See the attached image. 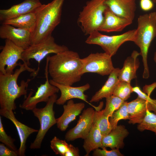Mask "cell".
I'll use <instances>...</instances> for the list:
<instances>
[{"mask_svg": "<svg viewBox=\"0 0 156 156\" xmlns=\"http://www.w3.org/2000/svg\"><path fill=\"white\" fill-rule=\"evenodd\" d=\"M107 7L114 14L133 21L136 9V0H106Z\"/></svg>", "mask_w": 156, "mask_h": 156, "instance_id": "obj_19", "label": "cell"}, {"mask_svg": "<svg viewBox=\"0 0 156 156\" xmlns=\"http://www.w3.org/2000/svg\"><path fill=\"white\" fill-rule=\"evenodd\" d=\"M0 114L10 120L15 125L20 142V146L18 150V155L20 156H25L27 138L31 134L38 132V130L30 127L18 121L16 118L13 111L0 109Z\"/></svg>", "mask_w": 156, "mask_h": 156, "instance_id": "obj_16", "label": "cell"}, {"mask_svg": "<svg viewBox=\"0 0 156 156\" xmlns=\"http://www.w3.org/2000/svg\"><path fill=\"white\" fill-rule=\"evenodd\" d=\"M36 21V13L35 12H32L5 20L1 22V24L10 25L16 27L27 30L32 33L35 29Z\"/></svg>", "mask_w": 156, "mask_h": 156, "instance_id": "obj_24", "label": "cell"}, {"mask_svg": "<svg viewBox=\"0 0 156 156\" xmlns=\"http://www.w3.org/2000/svg\"><path fill=\"white\" fill-rule=\"evenodd\" d=\"M51 84L57 87L61 92L59 98L57 99L56 103L58 105H63L67 101L74 98L81 99L92 106L95 109L98 107L90 103L87 100L88 96L84 92L88 90L90 85L88 83L79 87H74L56 83L52 79L49 80Z\"/></svg>", "mask_w": 156, "mask_h": 156, "instance_id": "obj_14", "label": "cell"}, {"mask_svg": "<svg viewBox=\"0 0 156 156\" xmlns=\"http://www.w3.org/2000/svg\"><path fill=\"white\" fill-rule=\"evenodd\" d=\"M129 132L125 127L117 125L107 134L103 135L102 144L103 147H109L111 149L123 148L125 145L124 140Z\"/></svg>", "mask_w": 156, "mask_h": 156, "instance_id": "obj_21", "label": "cell"}, {"mask_svg": "<svg viewBox=\"0 0 156 156\" xmlns=\"http://www.w3.org/2000/svg\"><path fill=\"white\" fill-rule=\"evenodd\" d=\"M119 148H114L111 150H107L106 148L103 147L102 149L99 148L93 151L92 155L94 156H123Z\"/></svg>", "mask_w": 156, "mask_h": 156, "instance_id": "obj_34", "label": "cell"}, {"mask_svg": "<svg viewBox=\"0 0 156 156\" xmlns=\"http://www.w3.org/2000/svg\"><path fill=\"white\" fill-rule=\"evenodd\" d=\"M120 69L114 68L109 74L108 78L101 88L92 97L90 102H96L103 98L113 94L116 86L118 81V74Z\"/></svg>", "mask_w": 156, "mask_h": 156, "instance_id": "obj_23", "label": "cell"}, {"mask_svg": "<svg viewBox=\"0 0 156 156\" xmlns=\"http://www.w3.org/2000/svg\"><path fill=\"white\" fill-rule=\"evenodd\" d=\"M112 56L105 52L91 53L81 59L82 75L86 73H94L101 76L109 75L114 69Z\"/></svg>", "mask_w": 156, "mask_h": 156, "instance_id": "obj_9", "label": "cell"}, {"mask_svg": "<svg viewBox=\"0 0 156 156\" xmlns=\"http://www.w3.org/2000/svg\"><path fill=\"white\" fill-rule=\"evenodd\" d=\"M31 33L27 30L8 24H1L0 26V38L9 40L24 50L31 45Z\"/></svg>", "mask_w": 156, "mask_h": 156, "instance_id": "obj_13", "label": "cell"}, {"mask_svg": "<svg viewBox=\"0 0 156 156\" xmlns=\"http://www.w3.org/2000/svg\"><path fill=\"white\" fill-rule=\"evenodd\" d=\"M48 64L49 58L47 56L46 57L45 69L46 81L44 83L40 84L34 96H32L33 92H30L22 103L20 105L21 108L27 110L32 111L36 107L38 103L41 102L47 103L51 96L58 92L60 90L59 89L51 84L49 79Z\"/></svg>", "mask_w": 156, "mask_h": 156, "instance_id": "obj_10", "label": "cell"}, {"mask_svg": "<svg viewBox=\"0 0 156 156\" xmlns=\"http://www.w3.org/2000/svg\"><path fill=\"white\" fill-rule=\"evenodd\" d=\"M18 152L12 150L2 143L0 144V156H17Z\"/></svg>", "mask_w": 156, "mask_h": 156, "instance_id": "obj_35", "label": "cell"}, {"mask_svg": "<svg viewBox=\"0 0 156 156\" xmlns=\"http://www.w3.org/2000/svg\"><path fill=\"white\" fill-rule=\"evenodd\" d=\"M24 50L10 40L5 39V44L0 53V73H13L15 68L19 66L18 61L23 62L22 54Z\"/></svg>", "mask_w": 156, "mask_h": 156, "instance_id": "obj_11", "label": "cell"}, {"mask_svg": "<svg viewBox=\"0 0 156 156\" xmlns=\"http://www.w3.org/2000/svg\"><path fill=\"white\" fill-rule=\"evenodd\" d=\"M106 0H90L87 2L79 13L77 22L86 35L98 30L104 19V13L107 7Z\"/></svg>", "mask_w": 156, "mask_h": 156, "instance_id": "obj_5", "label": "cell"}, {"mask_svg": "<svg viewBox=\"0 0 156 156\" xmlns=\"http://www.w3.org/2000/svg\"><path fill=\"white\" fill-rule=\"evenodd\" d=\"M95 112L93 107H89L83 110L76 125L66 133L65 139L70 141L79 138L85 139L93 123Z\"/></svg>", "mask_w": 156, "mask_h": 156, "instance_id": "obj_12", "label": "cell"}, {"mask_svg": "<svg viewBox=\"0 0 156 156\" xmlns=\"http://www.w3.org/2000/svg\"><path fill=\"white\" fill-rule=\"evenodd\" d=\"M128 102L125 101L122 105L115 111L110 117L109 121L113 129L117 125L118 121L121 120H129V115L127 109Z\"/></svg>", "mask_w": 156, "mask_h": 156, "instance_id": "obj_29", "label": "cell"}, {"mask_svg": "<svg viewBox=\"0 0 156 156\" xmlns=\"http://www.w3.org/2000/svg\"><path fill=\"white\" fill-rule=\"evenodd\" d=\"M102 137L103 135L97 126L93 122L88 135L84 139L83 146L86 152L85 156H89L91 151L103 147Z\"/></svg>", "mask_w": 156, "mask_h": 156, "instance_id": "obj_25", "label": "cell"}, {"mask_svg": "<svg viewBox=\"0 0 156 156\" xmlns=\"http://www.w3.org/2000/svg\"><path fill=\"white\" fill-rule=\"evenodd\" d=\"M133 92V87L130 83L118 80L113 95L125 101L130 97Z\"/></svg>", "mask_w": 156, "mask_h": 156, "instance_id": "obj_31", "label": "cell"}, {"mask_svg": "<svg viewBox=\"0 0 156 156\" xmlns=\"http://www.w3.org/2000/svg\"><path fill=\"white\" fill-rule=\"evenodd\" d=\"M15 140L6 133L3 125L1 117L0 116V141L12 150L18 152V150L14 144Z\"/></svg>", "mask_w": 156, "mask_h": 156, "instance_id": "obj_32", "label": "cell"}, {"mask_svg": "<svg viewBox=\"0 0 156 156\" xmlns=\"http://www.w3.org/2000/svg\"><path fill=\"white\" fill-rule=\"evenodd\" d=\"M140 55V53L134 50L125 60L123 67L118 73L119 81L130 83L131 80L136 77V71L140 66L138 58Z\"/></svg>", "mask_w": 156, "mask_h": 156, "instance_id": "obj_22", "label": "cell"}, {"mask_svg": "<svg viewBox=\"0 0 156 156\" xmlns=\"http://www.w3.org/2000/svg\"><path fill=\"white\" fill-rule=\"evenodd\" d=\"M154 60L156 64V52H155L154 53Z\"/></svg>", "mask_w": 156, "mask_h": 156, "instance_id": "obj_38", "label": "cell"}, {"mask_svg": "<svg viewBox=\"0 0 156 156\" xmlns=\"http://www.w3.org/2000/svg\"><path fill=\"white\" fill-rule=\"evenodd\" d=\"M64 0H53L42 4L35 12L36 16L35 29L32 33L31 44L40 42L52 35L61 21Z\"/></svg>", "mask_w": 156, "mask_h": 156, "instance_id": "obj_3", "label": "cell"}, {"mask_svg": "<svg viewBox=\"0 0 156 156\" xmlns=\"http://www.w3.org/2000/svg\"><path fill=\"white\" fill-rule=\"evenodd\" d=\"M85 106L83 103H75L72 99L68 101L63 106L64 112L62 115L56 119L57 128L62 131H65L69 124L76 119Z\"/></svg>", "mask_w": 156, "mask_h": 156, "instance_id": "obj_18", "label": "cell"}, {"mask_svg": "<svg viewBox=\"0 0 156 156\" xmlns=\"http://www.w3.org/2000/svg\"><path fill=\"white\" fill-rule=\"evenodd\" d=\"M124 102L120 98L113 95L106 98L105 107L103 109L104 114L109 118Z\"/></svg>", "mask_w": 156, "mask_h": 156, "instance_id": "obj_30", "label": "cell"}, {"mask_svg": "<svg viewBox=\"0 0 156 156\" xmlns=\"http://www.w3.org/2000/svg\"><path fill=\"white\" fill-rule=\"evenodd\" d=\"M39 0H25L13 5L7 9L0 10V21L1 22L21 16L35 12L42 5Z\"/></svg>", "mask_w": 156, "mask_h": 156, "instance_id": "obj_15", "label": "cell"}, {"mask_svg": "<svg viewBox=\"0 0 156 156\" xmlns=\"http://www.w3.org/2000/svg\"><path fill=\"white\" fill-rule=\"evenodd\" d=\"M153 2L155 3H156V0H152Z\"/></svg>", "mask_w": 156, "mask_h": 156, "instance_id": "obj_39", "label": "cell"}, {"mask_svg": "<svg viewBox=\"0 0 156 156\" xmlns=\"http://www.w3.org/2000/svg\"><path fill=\"white\" fill-rule=\"evenodd\" d=\"M19 67L13 73L10 74L0 73V107L1 109L13 111L16 106V100L22 96L27 97V88L30 81L33 79L21 81L20 85L17 83L18 77L22 72L27 70L34 73L35 68H28L23 63L19 62Z\"/></svg>", "mask_w": 156, "mask_h": 156, "instance_id": "obj_2", "label": "cell"}, {"mask_svg": "<svg viewBox=\"0 0 156 156\" xmlns=\"http://www.w3.org/2000/svg\"><path fill=\"white\" fill-rule=\"evenodd\" d=\"M138 26L133 42L140 49L144 70L142 77H149L147 63L148 54L151 43L156 37V12L140 15L138 18Z\"/></svg>", "mask_w": 156, "mask_h": 156, "instance_id": "obj_4", "label": "cell"}, {"mask_svg": "<svg viewBox=\"0 0 156 156\" xmlns=\"http://www.w3.org/2000/svg\"><path fill=\"white\" fill-rule=\"evenodd\" d=\"M133 92L136 93L138 96L146 100L151 106V111L156 114V99L151 98L140 88L139 87L136 86L133 87Z\"/></svg>", "mask_w": 156, "mask_h": 156, "instance_id": "obj_33", "label": "cell"}, {"mask_svg": "<svg viewBox=\"0 0 156 156\" xmlns=\"http://www.w3.org/2000/svg\"><path fill=\"white\" fill-rule=\"evenodd\" d=\"M66 46L56 43L54 38L51 35L44 41L35 44L30 45L24 50L22 57L23 63L28 68L30 64V60L34 59L38 63V67L34 73L31 76L34 78L38 74L40 70V65L45 57L51 53L56 54L68 50Z\"/></svg>", "mask_w": 156, "mask_h": 156, "instance_id": "obj_6", "label": "cell"}, {"mask_svg": "<svg viewBox=\"0 0 156 156\" xmlns=\"http://www.w3.org/2000/svg\"><path fill=\"white\" fill-rule=\"evenodd\" d=\"M137 129L140 131L145 130L151 131L156 135V114L147 109L143 121L138 124Z\"/></svg>", "mask_w": 156, "mask_h": 156, "instance_id": "obj_28", "label": "cell"}, {"mask_svg": "<svg viewBox=\"0 0 156 156\" xmlns=\"http://www.w3.org/2000/svg\"><path fill=\"white\" fill-rule=\"evenodd\" d=\"M57 98V96L55 94L50 98L44 107L40 108L36 107L32 110L34 116L39 120L40 128L35 139L31 144V149L40 148L46 133L51 127L56 124L53 107Z\"/></svg>", "mask_w": 156, "mask_h": 156, "instance_id": "obj_8", "label": "cell"}, {"mask_svg": "<svg viewBox=\"0 0 156 156\" xmlns=\"http://www.w3.org/2000/svg\"><path fill=\"white\" fill-rule=\"evenodd\" d=\"M153 3L152 0H140V5L142 10L147 12L151 10L153 8Z\"/></svg>", "mask_w": 156, "mask_h": 156, "instance_id": "obj_36", "label": "cell"}, {"mask_svg": "<svg viewBox=\"0 0 156 156\" xmlns=\"http://www.w3.org/2000/svg\"><path fill=\"white\" fill-rule=\"evenodd\" d=\"M132 22L116 15L107 7L104 13L103 22L98 31L106 32H120Z\"/></svg>", "mask_w": 156, "mask_h": 156, "instance_id": "obj_17", "label": "cell"}, {"mask_svg": "<svg viewBox=\"0 0 156 156\" xmlns=\"http://www.w3.org/2000/svg\"><path fill=\"white\" fill-rule=\"evenodd\" d=\"M48 56V73L54 81L72 86L80 81L82 63L77 52L68 50Z\"/></svg>", "mask_w": 156, "mask_h": 156, "instance_id": "obj_1", "label": "cell"}, {"mask_svg": "<svg viewBox=\"0 0 156 156\" xmlns=\"http://www.w3.org/2000/svg\"><path fill=\"white\" fill-rule=\"evenodd\" d=\"M73 146L68 144L65 140H61L55 136L50 141V147L56 155L68 156L70 150Z\"/></svg>", "mask_w": 156, "mask_h": 156, "instance_id": "obj_27", "label": "cell"}, {"mask_svg": "<svg viewBox=\"0 0 156 156\" xmlns=\"http://www.w3.org/2000/svg\"><path fill=\"white\" fill-rule=\"evenodd\" d=\"M156 88V81L150 85H146L143 88L142 91L147 95L150 96L151 93Z\"/></svg>", "mask_w": 156, "mask_h": 156, "instance_id": "obj_37", "label": "cell"}, {"mask_svg": "<svg viewBox=\"0 0 156 156\" xmlns=\"http://www.w3.org/2000/svg\"><path fill=\"white\" fill-rule=\"evenodd\" d=\"M136 29L129 30L120 35L108 36L96 30L90 34L85 42L88 44L100 46L105 52L112 57L115 55L119 47L125 42H133Z\"/></svg>", "mask_w": 156, "mask_h": 156, "instance_id": "obj_7", "label": "cell"}, {"mask_svg": "<svg viewBox=\"0 0 156 156\" xmlns=\"http://www.w3.org/2000/svg\"><path fill=\"white\" fill-rule=\"evenodd\" d=\"M103 104V102H100L98 108L95 109L93 123L97 125L102 135H105L108 134L112 129L109 118L104 114L103 109L101 110Z\"/></svg>", "mask_w": 156, "mask_h": 156, "instance_id": "obj_26", "label": "cell"}, {"mask_svg": "<svg viewBox=\"0 0 156 156\" xmlns=\"http://www.w3.org/2000/svg\"><path fill=\"white\" fill-rule=\"evenodd\" d=\"M147 109L151 111V107L148 102L138 96L128 102L127 109L129 115V123L133 125L141 123L146 115Z\"/></svg>", "mask_w": 156, "mask_h": 156, "instance_id": "obj_20", "label": "cell"}]
</instances>
